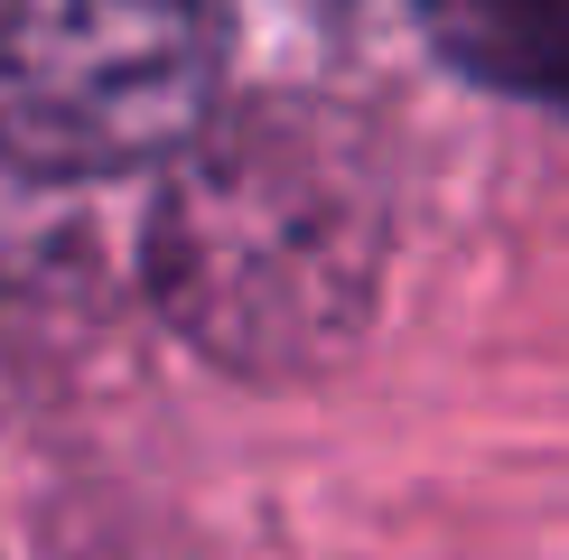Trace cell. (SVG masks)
<instances>
[{"mask_svg":"<svg viewBox=\"0 0 569 560\" xmlns=\"http://www.w3.org/2000/svg\"><path fill=\"white\" fill-rule=\"evenodd\" d=\"M383 262V178L318 103H262L178 150L150 280L187 346L280 373L355 337Z\"/></svg>","mask_w":569,"mask_h":560,"instance_id":"1","label":"cell"},{"mask_svg":"<svg viewBox=\"0 0 569 560\" xmlns=\"http://www.w3.org/2000/svg\"><path fill=\"white\" fill-rule=\"evenodd\" d=\"M224 0H0V159L122 178L178 159L216 112Z\"/></svg>","mask_w":569,"mask_h":560,"instance_id":"2","label":"cell"},{"mask_svg":"<svg viewBox=\"0 0 569 560\" xmlns=\"http://www.w3.org/2000/svg\"><path fill=\"white\" fill-rule=\"evenodd\" d=\"M420 19L477 84L569 112V0H420Z\"/></svg>","mask_w":569,"mask_h":560,"instance_id":"3","label":"cell"}]
</instances>
